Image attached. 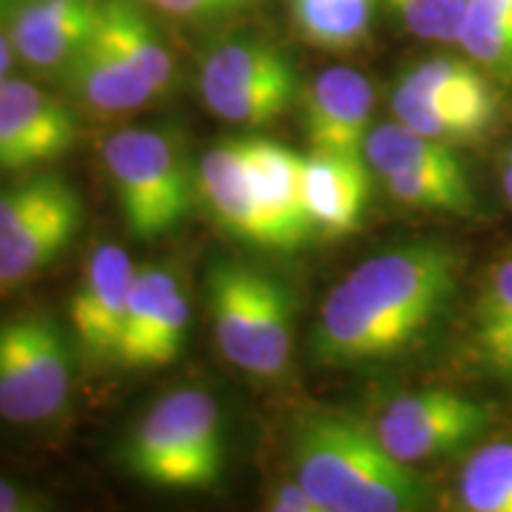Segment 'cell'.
<instances>
[{"label":"cell","mask_w":512,"mask_h":512,"mask_svg":"<svg viewBox=\"0 0 512 512\" xmlns=\"http://www.w3.org/2000/svg\"><path fill=\"white\" fill-rule=\"evenodd\" d=\"M458 259L437 242H408L370 256L332 287L311 335L320 366H358L408 349L446 311Z\"/></svg>","instance_id":"6da1fadb"},{"label":"cell","mask_w":512,"mask_h":512,"mask_svg":"<svg viewBox=\"0 0 512 512\" xmlns=\"http://www.w3.org/2000/svg\"><path fill=\"white\" fill-rule=\"evenodd\" d=\"M15 48H12V41L10 36H5L3 31H0V81L8 79L12 64H15Z\"/></svg>","instance_id":"d6a6232c"},{"label":"cell","mask_w":512,"mask_h":512,"mask_svg":"<svg viewBox=\"0 0 512 512\" xmlns=\"http://www.w3.org/2000/svg\"><path fill=\"white\" fill-rule=\"evenodd\" d=\"M46 508L48 501L43 496L22 489V486L8 482V479H0V512H34Z\"/></svg>","instance_id":"1f68e13d"},{"label":"cell","mask_w":512,"mask_h":512,"mask_svg":"<svg viewBox=\"0 0 512 512\" xmlns=\"http://www.w3.org/2000/svg\"><path fill=\"white\" fill-rule=\"evenodd\" d=\"M370 197L363 155L316 152L304 157V202L313 233L344 238L361 226Z\"/></svg>","instance_id":"9a60e30c"},{"label":"cell","mask_w":512,"mask_h":512,"mask_svg":"<svg viewBox=\"0 0 512 512\" xmlns=\"http://www.w3.org/2000/svg\"><path fill=\"white\" fill-rule=\"evenodd\" d=\"M294 477L323 512H408L427 501L425 477L401 463L373 427L316 415L292 439Z\"/></svg>","instance_id":"7a4b0ae2"},{"label":"cell","mask_w":512,"mask_h":512,"mask_svg":"<svg viewBox=\"0 0 512 512\" xmlns=\"http://www.w3.org/2000/svg\"><path fill=\"white\" fill-rule=\"evenodd\" d=\"M475 335L486 366L512 377V256L486 275L477 302Z\"/></svg>","instance_id":"603a6c76"},{"label":"cell","mask_w":512,"mask_h":512,"mask_svg":"<svg viewBox=\"0 0 512 512\" xmlns=\"http://www.w3.org/2000/svg\"><path fill=\"white\" fill-rule=\"evenodd\" d=\"M363 157H366L370 169H375L382 178L403 174V171L463 166L451 145L422 136L411 126L401 124L399 119L373 126L366 145H363Z\"/></svg>","instance_id":"7402d4cb"},{"label":"cell","mask_w":512,"mask_h":512,"mask_svg":"<svg viewBox=\"0 0 512 512\" xmlns=\"http://www.w3.org/2000/svg\"><path fill=\"white\" fill-rule=\"evenodd\" d=\"M486 422L482 403L448 389H422L389 401L373 430L396 460L418 465L472 444Z\"/></svg>","instance_id":"ba28073f"},{"label":"cell","mask_w":512,"mask_h":512,"mask_svg":"<svg viewBox=\"0 0 512 512\" xmlns=\"http://www.w3.org/2000/svg\"><path fill=\"white\" fill-rule=\"evenodd\" d=\"M197 197L209 216L233 235L254 247H266L264 221L256 204L247 169L245 138L209 147L197 162Z\"/></svg>","instance_id":"2e32d148"},{"label":"cell","mask_w":512,"mask_h":512,"mask_svg":"<svg viewBox=\"0 0 512 512\" xmlns=\"http://www.w3.org/2000/svg\"><path fill=\"white\" fill-rule=\"evenodd\" d=\"M79 197L62 176H36L0 192V240Z\"/></svg>","instance_id":"4316f807"},{"label":"cell","mask_w":512,"mask_h":512,"mask_svg":"<svg viewBox=\"0 0 512 512\" xmlns=\"http://www.w3.org/2000/svg\"><path fill=\"white\" fill-rule=\"evenodd\" d=\"M102 164L110 176L121 219L138 240L174 233L197 197V166L176 136L155 128H124L102 140Z\"/></svg>","instance_id":"5b68a950"},{"label":"cell","mask_w":512,"mask_h":512,"mask_svg":"<svg viewBox=\"0 0 512 512\" xmlns=\"http://www.w3.org/2000/svg\"><path fill=\"white\" fill-rule=\"evenodd\" d=\"M266 510L273 512H323L313 496L304 489V484L294 479L275 482L266 494Z\"/></svg>","instance_id":"4dcf8cb0"},{"label":"cell","mask_w":512,"mask_h":512,"mask_svg":"<svg viewBox=\"0 0 512 512\" xmlns=\"http://www.w3.org/2000/svg\"><path fill=\"white\" fill-rule=\"evenodd\" d=\"M72 335L48 313L0 320V418L15 425L53 420L74 382Z\"/></svg>","instance_id":"8992f818"},{"label":"cell","mask_w":512,"mask_h":512,"mask_svg":"<svg viewBox=\"0 0 512 512\" xmlns=\"http://www.w3.org/2000/svg\"><path fill=\"white\" fill-rule=\"evenodd\" d=\"M100 0H19L10 22L15 55L38 74H62L88 41Z\"/></svg>","instance_id":"5bb4252c"},{"label":"cell","mask_w":512,"mask_h":512,"mask_svg":"<svg viewBox=\"0 0 512 512\" xmlns=\"http://www.w3.org/2000/svg\"><path fill=\"white\" fill-rule=\"evenodd\" d=\"M503 190H505V197H508L512 204V169H508V166L503 169Z\"/></svg>","instance_id":"836d02e7"},{"label":"cell","mask_w":512,"mask_h":512,"mask_svg":"<svg viewBox=\"0 0 512 512\" xmlns=\"http://www.w3.org/2000/svg\"><path fill=\"white\" fill-rule=\"evenodd\" d=\"M143 3L176 19H209L238 10L249 0H143Z\"/></svg>","instance_id":"f546056e"},{"label":"cell","mask_w":512,"mask_h":512,"mask_svg":"<svg viewBox=\"0 0 512 512\" xmlns=\"http://www.w3.org/2000/svg\"><path fill=\"white\" fill-rule=\"evenodd\" d=\"M8 3H12V0H0V5H8ZM17 3H19V0H17Z\"/></svg>","instance_id":"d590c367"},{"label":"cell","mask_w":512,"mask_h":512,"mask_svg":"<svg viewBox=\"0 0 512 512\" xmlns=\"http://www.w3.org/2000/svg\"><path fill=\"white\" fill-rule=\"evenodd\" d=\"M460 48L489 67H512V0H467Z\"/></svg>","instance_id":"484cf974"},{"label":"cell","mask_w":512,"mask_h":512,"mask_svg":"<svg viewBox=\"0 0 512 512\" xmlns=\"http://www.w3.org/2000/svg\"><path fill=\"white\" fill-rule=\"evenodd\" d=\"M60 76L72 98L102 119L128 117L157 100L150 83L95 36V29Z\"/></svg>","instance_id":"e0dca14e"},{"label":"cell","mask_w":512,"mask_h":512,"mask_svg":"<svg viewBox=\"0 0 512 512\" xmlns=\"http://www.w3.org/2000/svg\"><path fill=\"white\" fill-rule=\"evenodd\" d=\"M505 166H508V169H512V150L508 152V155H505Z\"/></svg>","instance_id":"e575fe53"},{"label":"cell","mask_w":512,"mask_h":512,"mask_svg":"<svg viewBox=\"0 0 512 512\" xmlns=\"http://www.w3.org/2000/svg\"><path fill=\"white\" fill-rule=\"evenodd\" d=\"M382 181L389 195L406 207L453 211V214H467L475 207V195L463 166L403 171V174L384 176Z\"/></svg>","instance_id":"d4e9b609"},{"label":"cell","mask_w":512,"mask_h":512,"mask_svg":"<svg viewBox=\"0 0 512 512\" xmlns=\"http://www.w3.org/2000/svg\"><path fill=\"white\" fill-rule=\"evenodd\" d=\"M247 169L264 221V249H297L311 238L304 202V157L278 140L247 136Z\"/></svg>","instance_id":"4fadbf2b"},{"label":"cell","mask_w":512,"mask_h":512,"mask_svg":"<svg viewBox=\"0 0 512 512\" xmlns=\"http://www.w3.org/2000/svg\"><path fill=\"white\" fill-rule=\"evenodd\" d=\"M95 36L110 46L126 64H131L162 98L176 83V60L164 43L143 0H100Z\"/></svg>","instance_id":"ac0fdd59"},{"label":"cell","mask_w":512,"mask_h":512,"mask_svg":"<svg viewBox=\"0 0 512 512\" xmlns=\"http://www.w3.org/2000/svg\"><path fill=\"white\" fill-rule=\"evenodd\" d=\"M133 275L131 256L117 245H100L83 266L69 304L72 339L83 361L114 363Z\"/></svg>","instance_id":"8fae6325"},{"label":"cell","mask_w":512,"mask_h":512,"mask_svg":"<svg viewBox=\"0 0 512 512\" xmlns=\"http://www.w3.org/2000/svg\"><path fill=\"white\" fill-rule=\"evenodd\" d=\"M124 465L133 477L164 491H204L226 470L221 408L204 389L166 394L128 432Z\"/></svg>","instance_id":"3957f363"},{"label":"cell","mask_w":512,"mask_h":512,"mask_svg":"<svg viewBox=\"0 0 512 512\" xmlns=\"http://www.w3.org/2000/svg\"><path fill=\"white\" fill-rule=\"evenodd\" d=\"M299 36L325 53H354L373 31L377 0H287Z\"/></svg>","instance_id":"44dd1931"},{"label":"cell","mask_w":512,"mask_h":512,"mask_svg":"<svg viewBox=\"0 0 512 512\" xmlns=\"http://www.w3.org/2000/svg\"><path fill=\"white\" fill-rule=\"evenodd\" d=\"M399 86L446 110L472 119L484 131L496 121L498 98L484 74L472 62L456 57H432L408 69Z\"/></svg>","instance_id":"d6986e66"},{"label":"cell","mask_w":512,"mask_h":512,"mask_svg":"<svg viewBox=\"0 0 512 512\" xmlns=\"http://www.w3.org/2000/svg\"><path fill=\"white\" fill-rule=\"evenodd\" d=\"M79 136L72 107L22 79L0 81V171H27L67 155Z\"/></svg>","instance_id":"30bf717a"},{"label":"cell","mask_w":512,"mask_h":512,"mask_svg":"<svg viewBox=\"0 0 512 512\" xmlns=\"http://www.w3.org/2000/svg\"><path fill=\"white\" fill-rule=\"evenodd\" d=\"M190 299L169 266L136 268L128 292L114 366L152 373L174 363L190 330Z\"/></svg>","instance_id":"9c48e42d"},{"label":"cell","mask_w":512,"mask_h":512,"mask_svg":"<svg viewBox=\"0 0 512 512\" xmlns=\"http://www.w3.org/2000/svg\"><path fill=\"white\" fill-rule=\"evenodd\" d=\"M411 34L425 41L458 43L467 0H387Z\"/></svg>","instance_id":"f1b7e54d"},{"label":"cell","mask_w":512,"mask_h":512,"mask_svg":"<svg viewBox=\"0 0 512 512\" xmlns=\"http://www.w3.org/2000/svg\"><path fill=\"white\" fill-rule=\"evenodd\" d=\"M302 128L316 152L363 155L373 131L375 91L368 76L349 67H330L299 93Z\"/></svg>","instance_id":"7c38bea8"},{"label":"cell","mask_w":512,"mask_h":512,"mask_svg":"<svg viewBox=\"0 0 512 512\" xmlns=\"http://www.w3.org/2000/svg\"><path fill=\"white\" fill-rule=\"evenodd\" d=\"M81 197L0 240V292L24 285L72 245L81 228Z\"/></svg>","instance_id":"ffe728a7"},{"label":"cell","mask_w":512,"mask_h":512,"mask_svg":"<svg viewBox=\"0 0 512 512\" xmlns=\"http://www.w3.org/2000/svg\"><path fill=\"white\" fill-rule=\"evenodd\" d=\"M204 105L228 124L266 126L290 110L299 79L290 57L261 38H228L204 55Z\"/></svg>","instance_id":"52a82bcc"},{"label":"cell","mask_w":512,"mask_h":512,"mask_svg":"<svg viewBox=\"0 0 512 512\" xmlns=\"http://www.w3.org/2000/svg\"><path fill=\"white\" fill-rule=\"evenodd\" d=\"M207 299L216 344L235 368L261 380L285 373L294 342V299L285 283L240 261H216Z\"/></svg>","instance_id":"277c9868"},{"label":"cell","mask_w":512,"mask_h":512,"mask_svg":"<svg viewBox=\"0 0 512 512\" xmlns=\"http://www.w3.org/2000/svg\"><path fill=\"white\" fill-rule=\"evenodd\" d=\"M392 110L401 124L411 126L413 131L430 136L441 143H465V140L479 138L484 128L475 121L460 117V114L444 110V107L434 105V102L420 98L406 88L396 83L392 91Z\"/></svg>","instance_id":"83f0119b"},{"label":"cell","mask_w":512,"mask_h":512,"mask_svg":"<svg viewBox=\"0 0 512 512\" xmlns=\"http://www.w3.org/2000/svg\"><path fill=\"white\" fill-rule=\"evenodd\" d=\"M460 501L472 512H512V441H491L467 460Z\"/></svg>","instance_id":"cb8c5ba5"}]
</instances>
